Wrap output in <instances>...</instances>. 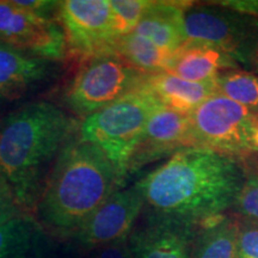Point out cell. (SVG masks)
<instances>
[{
    "label": "cell",
    "instance_id": "6da1fadb",
    "mask_svg": "<svg viewBox=\"0 0 258 258\" xmlns=\"http://www.w3.org/2000/svg\"><path fill=\"white\" fill-rule=\"evenodd\" d=\"M239 159L203 148H184L135 184L147 213L191 222L221 217L233 207L243 182Z\"/></svg>",
    "mask_w": 258,
    "mask_h": 258
},
{
    "label": "cell",
    "instance_id": "7a4b0ae2",
    "mask_svg": "<svg viewBox=\"0 0 258 258\" xmlns=\"http://www.w3.org/2000/svg\"><path fill=\"white\" fill-rule=\"evenodd\" d=\"M121 185L115 166L99 148L80 137L71 139L50 170L34 219L46 233L73 238Z\"/></svg>",
    "mask_w": 258,
    "mask_h": 258
},
{
    "label": "cell",
    "instance_id": "3957f363",
    "mask_svg": "<svg viewBox=\"0 0 258 258\" xmlns=\"http://www.w3.org/2000/svg\"><path fill=\"white\" fill-rule=\"evenodd\" d=\"M76 122L49 102L29 103L0 123V175L34 218L44 173L72 139Z\"/></svg>",
    "mask_w": 258,
    "mask_h": 258
},
{
    "label": "cell",
    "instance_id": "277c9868",
    "mask_svg": "<svg viewBox=\"0 0 258 258\" xmlns=\"http://www.w3.org/2000/svg\"><path fill=\"white\" fill-rule=\"evenodd\" d=\"M160 104L144 83L105 108L86 116L79 125L80 139L104 153L122 183L148 118Z\"/></svg>",
    "mask_w": 258,
    "mask_h": 258
},
{
    "label": "cell",
    "instance_id": "5b68a950",
    "mask_svg": "<svg viewBox=\"0 0 258 258\" xmlns=\"http://www.w3.org/2000/svg\"><path fill=\"white\" fill-rule=\"evenodd\" d=\"M189 147L235 159L258 154V114L221 93L206 99L189 115Z\"/></svg>",
    "mask_w": 258,
    "mask_h": 258
},
{
    "label": "cell",
    "instance_id": "8992f818",
    "mask_svg": "<svg viewBox=\"0 0 258 258\" xmlns=\"http://www.w3.org/2000/svg\"><path fill=\"white\" fill-rule=\"evenodd\" d=\"M147 76L116 54L92 57L85 61L67 88L64 103L85 118L138 89Z\"/></svg>",
    "mask_w": 258,
    "mask_h": 258
},
{
    "label": "cell",
    "instance_id": "52a82bcc",
    "mask_svg": "<svg viewBox=\"0 0 258 258\" xmlns=\"http://www.w3.org/2000/svg\"><path fill=\"white\" fill-rule=\"evenodd\" d=\"M184 42H199L218 48L238 64L249 67L258 44V18L222 6L191 5L184 14Z\"/></svg>",
    "mask_w": 258,
    "mask_h": 258
},
{
    "label": "cell",
    "instance_id": "ba28073f",
    "mask_svg": "<svg viewBox=\"0 0 258 258\" xmlns=\"http://www.w3.org/2000/svg\"><path fill=\"white\" fill-rule=\"evenodd\" d=\"M67 49L84 61L114 54L117 41L109 0H64L57 5Z\"/></svg>",
    "mask_w": 258,
    "mask_h": 258
},
{
    "label": "cell",
    "instance_id": "9c48e42d",
    "mask_svg": "<svg viewBox=\"0 0 258 258\" xmlns=\"http://www.w3.org/2000/svg\"><path fill=\"white\" fill-rule=\"evenodd\" d=\"M0 43L47 61L63 59L66 35L61 24L0 0Z\"/></svg>",
    "mask_w": 258,
    "mask_h": 258
},
{
    "label": "cell",
    "instance_id": "30bf717a",
    "mask_svg": "<svg viewBox=\"0 0 258 258\" xmlns=\"http://www.w3.org/2000/svg\"><path fill=\"white\" fill-rule=\"evenodd\" d=\"M144 209L137 186L120 189L109 198L84 224L72 239L85 250L128 238Z\"/></svg>",
    "mask_w": 258,
    "mask_h": 258
},
{
    "label": "cell",
    "instance_id": "8fae6325",
    "mask_svg": "<svg viewBox=\"0 0 258 258\" xmlns=\"http://www.w3.org/2000/svg\"><path fill=\"white\" fill-rule=\"evenodd\" d=\"M199 230L191 222L147 213L128 240L134 258H191Z\"/></svg>",
    "mask_w": 258,
    "mask_h": 258
},
{
    "label": "cell",
    "instance_id": "7c38bea8",
    "mask_svg": "<svg viewBox=\"0 0 258 258\" xmlns=\"http://www.w3.org/2000/svg\"><path fill=\"white\" fill-rule=\"evenodd\" d=\"M190 118L160 104L148 118L133 156L129 160L127 176L137 172L147 164L173 156L189 147Z\"/></svg>",
    "mask_w": 258,
    "mask_h": 258
},
{
    "label": "cell",
    "instance_id": "4fadbf2b",
    "mask_svg": "<svg viewBox=\"0 0 258 258\" xmlns=\"http://www.w3.org/2000/svg\"><path fill=\"white\" fill-rule=\"evenodd\" d=\"M239 64L218 48L199 42H184L172 54L165 72L192 83H213L221 72Z\"/></svg>",
    "mask_w": 258,
    "mask_h": 258
},
{
    "label": "cell",
    "instance_id": "5bb4252c",
    "mask_svg": "<svg viewBox=\"0 0 258 258\" xmlns=\"http://www.w3.org/2000/svg\"><path fill=\"white\" fill-rule=\"evenodd\" d=\"M192 3L152 2L134 32L172 55L184 43V14Z\"/></svg>",
    "mask_w": 258,
    "mask_h": 258
},
{
    "label": "cell",
    "instance_id": "9a60e30c",
    "mask_svg": "<svg viewBox=\"0 0 258 258\" xmlns=\"http://www.w3.org/2000/svg\"><path fill=\"white\" fill-rule=\"evenodd\" d=\"M145 85L161 104L185 115L191 114L206 99L217 93L215 82L192 83L169 72L148 74Z\"/></svg>",
    "mask_w": 258,
    "mask_h": 258
},
{
    "label": "cell",
    "instance_id": "2e32d148",
    "mask_svg": "<svg viewBox=\"0 0 258 258\" xmlns=\"http://www.w3.org/2000/svg\"><path fill=\"white\" fill-rule=\"evenodd\" d=\"M48 61L0 43V98L14 99L49 72Z\"/></svg>",
    "mask_w": 258,
    "mask_h": 258
},
{
    "label": "cell",
    "instance_id": "e0dca14e",
    "mask_svg": "<svg viewBox=\"0 0 258 258\" xmlns=\"http://www.w3.org/2000/svg\"><path fill=\"white\" fill-rule=\"evenodd\" d=\"M46 232L30 215L0 224V258H40Z\"/></svg>",
    "mask_w": 258,
    "mask_h": 258
},
{
    "label": "cell",
    "instance_id": "ac0fdd59",
    "mask_svg": "<svg viewBox=\"0 0 258 258\" xmlns=\"http://www.w3.org/2000/svg\"><path fill=\"white\" fill-rule=\"evenodd\" d=\"M191 258H239L238 218L227 217L200 228L192 244Z\"/></svg>",
    "mask_w": 258,
    "mask_h": 258
},
{
    "label": "cell",
    "instance_id": "d6986e66",
    "mask_svg": "<svg viewBox=\"0 0 258 258\" xmlns=\"http://www.w3.org/2000/svg\"><path fill=\"white\" fill-rule=\"evenodd\" d=\"M114 54L146 74L165 72L171 57V54L134 31L116 41Z\"/></svg>",
    "mask_w": 258,
    "mask_h": 258
},
{
    "label": "cell",
    "instance_id": "ffe728a7",
    "mask_svg": "<svg viewBox=\"0 0 258 258\" xmlns=\"http://www.w3.org/2000/svg\"><path fill=\"white\" fill-rule=\"evenodd\" d=\"M217 92L258 114V76L239 69L221 72L215 79Z\"/></svg>",
    "mask_w": 258,
    "mask_h": 258
},
{
    "label": "cell",
    "instance_id": "44dd1931",
    "mask_svg": "<svg viewBox=\"0 0 258 258\" xmlns=\"http://www.w3.org/2000/svg\"><path fill=\"white\" fill-rule=\"evenodd\" d=\"M244 177L233 203L235 217L258 222V154L240 159Z\"/></svg>",
    "mask_w": 258,
    "mask_h": 258
},
{
    "label": "cell",
    "instance_id": "7402d4cb",
    "mask_svg": "<svg viewBox=\"0 0 258 258\" xmlns=\"http://www.w3.org/2000/svg\"><path fill=\"white\" fill-rule=\"evenodd\" d=\"M112 14V29L116 38L131 34L150 8L147 0H109Z\"/></svg>",
    "mask_w": 258,
    "mask_h": 258
},
{
    "label": "cell",
    "instance_id": "603a6c76",
    "mask_svg": "<svg viewBox=\"0 0 258 258\" xmlns=\"http://www.w3.org/2000/svg\"><path fill=\"white\" fill-rule=\"evenodd\" d=\"M238 252L239 258H258V222L238 218Z\"/></svg>",
    "mask_w": 258,
    "mask_h": 258
},
{
    "label": "cell",
    "instance_id": "cb8c5ba5",
    "mask_svg": "<svg viewBox=\"0 0 258 258\" xmlns=\"http://www.w3.org/2000/svg\"><path fill=\"white\" fill-rule=\"evenodd\" d=\"M21 215L27 214L19 206L10 183L0 175V224Z\"/></svg>",
    "mask_w": 258,
    "mask_h": 258
},
{
    "label": "cell",
    "instance_id": "d4e9b609",
    "mask_svg": "<svg viewBox=\"0 0 258 258\" xmlns=\"http://www.w3.org/2000/svg\"><path fill=\"white\" fill-rule=\"evenodd\" d=\"M91 252L92 258H134L128 238L102 245Z\"/></svg>",
    "mask_w": 258,
    "mask_h": 258
},
{
    "label": "cell",
    "instance_id": "484cf974",
    "mask_svg": "<svg viewBox=\"0 0 258 258\" xmlns=\"http://www.w3.org/2000/svg\"><path fill=\"white\" fill-rule=\"evenodd\" d=\"M11 2L25 11L46 18H49L50 12L56 10L59 5V2H49V0H11Z\"/></svg>",
    "mask_w": 258,
    "mask_h": 258
},
{
    "label": "cell",
    "instance_id": "4316f807",
    "mask_svg": "<svg viewBox=\"0 0 258 258\" xmlns=\"http://www.w3.org/2000/svg\"><path fill=\"white\" fill-rule=\"evenodd\" d=\"M213 4L239 12V14L258 18V0H226V2H212Z\"/></svg>",
    "mask_w": 258,
    "mask_h": 258
},
{
    "label": "cell",
    "instance_id": "83f0119b",
    "mask_svg": "<svg viewBox=\"0 0 258 258\" xmlns=\"http://www.w3.org/2000/svg\"><path fill=\"white\" fill-rule=\"evenodd\" d=\"M249 69L252 71L254 74H257L258 76V44L254 48L252 55H251V59H250V62H249Z\"/></svg>",
    "mask_w": 258,
    "mask_h": 258
},
{
    "label": "cell",
    "instance_id": "f1b7e54d",
    "mask_svg": "<svg viewBox=\"0 0 258 258\" xmlns=\"http://www.w3.org/2000/svg\"><path fill=\"white\" fill-rule=\"evenodd\" d=\"M40 258H47V257H46V256H44V253H43V254H42V256H41Z\"/></svg>",
    "mask_w": 258,
    "mask_h": 258
}]
</instances>
